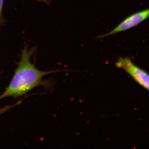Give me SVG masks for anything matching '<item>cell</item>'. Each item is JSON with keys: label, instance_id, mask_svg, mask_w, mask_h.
<instances>
[{"label": "cell", "instance_id": "obj_2", "mask_svg": "<svg viewBox=\"0 0 149 149\" xmlns=\"http://www.w3.org/2000/svg\"><path fill=\"white\" fill-rule=\"evenodd\" d=\"M115 65L125 71L138 84L149 91V73L135 64L130 58H118Z\"/></svg>", "mask_w": 149, "mask_h": 149}, {"label": "cell", "instance_id": "obj_6", "mask_svg": "<svg viewBox=\"0 0 149 149\" xmlns=\"http://www.w3.org/2000/svg\"><path fill=\"white\" fill-rule=\"evenodd\" d=\"M40 2L45 3L48 5H49L51 3V0H37Z\"/></svg>", "mask_w": 149, "mask_h": 149}, {"label": "cell", "instance_id": "obj_4", "mask_svg": "<svg viewBox=\"0 0 149 149\" xmlns=\"http://www.w3.org/2000/svg\"><path fill=\"white\" fill-rule=\"evenodd\" d=\"M22 102V101H19L17 102L16 104L13 105H8L4 107H3L0 108V116L1 115L3 114L4 113L8 111L10 109L12 108L13 107L16 106L18 105L19 104H21Z\"/></svg>", "mask_w": 149, "mask_h": 149}, {"label": "cell", "instance_id": "obj_1", "mask_svg": "<svg viewBox=\"0 0 149 149\" xmlns=\"http://www.w3.org/2000/svg\"><path fill=\"white\" fill-rule=\"evenodd\" d=\"M36 49L35 47L29 49L27 46L23 48L14 74L8 87L0 95V100L8 97H21L40 85L46 88L52 87V83L50 81H44L43 77L47 74L63 70L44 71L37 69L35 64L30 61Z\"/></svg>", "mask_w": 149, "mask_h": 149}, {"label": "cell", "instance_id": "obj_3", "mask_svg": "<svg viewBox=\"0 0 149 149\" xmlns=\"http://www.w3.org/2000/svg\"><path fill=\"white\" fill-rule=\"evenodd\" d=\"M149 17V8L132 14L127 17L110 32L97 37V39L104 38L124 32L136 27Z\"/></svg>", "mask_w": 149, "mask_h": 149}, {"label": "cell", "instance_id": "obj_5", "mask_svg": "<svg viewBox=\"0 0 149 149\" xmlns=\"http://www.w3.org/2000/svg\"><path fill=\"white\" fill-rule=\"evenodd\" d=\"M4 0H0V22L3 23L4 22L3 18V8Z\"/></svg>", "mask_w": 149, "mask_h": 149}]
</instances>
